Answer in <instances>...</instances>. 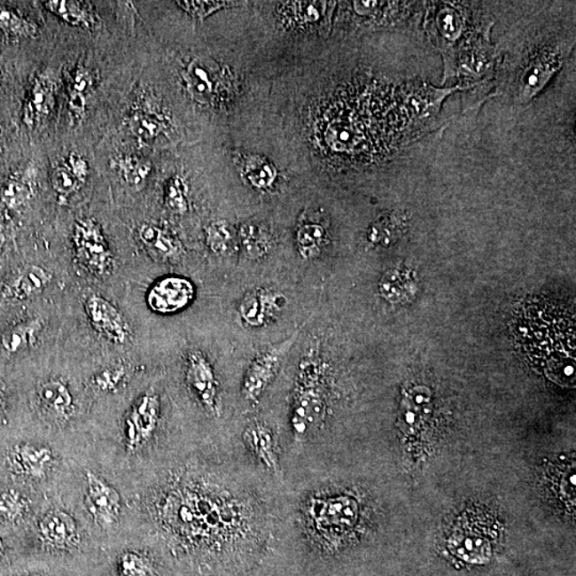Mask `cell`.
Wrapping results in <instances>:
<instances>
[{
    "mask_svg": "<svg viewBox=\"0 0 576 576\" xmlns=\"http://www.w3.org/2000/svg\"><path fill=\"white\" fill-rule=\"evenodd\" d=\"M319 378V361L314 354L308 355L301 361L292 402V427L297 439L310 436L323 420L326 402L318 385Z\"/></svg>",
    "mask_w": 576,
    "mask_h": 576,
    "instance_id": "cell-1",
    "label": "cell"
},
{
    "mask_svg": "<svg viewBox=\"0 0 576 576\" xmlns=\"http://www.w3.org/2000/svg\"><path fill=\"white\" fill-rule=\"evenodd\" d=\"M72 242L77 263L89 274L99 277L112 274L114 266L113 251L96 220H76Z\"/></svg>",
    "mask_w": 576,
    "mask_h": 576,
    "instance_id": "cell-2",
    "label": "cell"
},
{
    "mask_svg": "<svg viewBox=\"0 0 576 576\" xmlns=\"http://www.w3.org/2000/svg\"><path fill=\"white\" fill-rule=\"evenodd\" d=\"M160 420V398L154 392H145L133 403L124 418L123 440L130 454L138 452L153 438Z\"/></svg>",
    "mask_w": 576,
    "mask_h": 576,
    "instance_id": "cell-3",
    "label": "cell"
},
{
    "mask_svg": "<svg viewBox=\"0 0 576 576\" xmlns=\"http://www.w3.org/2000/svg\"><path fill=\"white\" fill-rule=\"evenodd\" d=\"M300 332H295L290 339L280 344L271 346L264 350L250 364L245 375L242 394L245 401L255 402L264 394L267 387L274 380L285 354L295 343Z\"/></svg>",
    "mask_w": 576,
    "mask_h": 576,
    "instance_id": "cell-4",
    "label": "cell"
},
{
    "mask_svg": "<svg viewBox=\"0 0 576 576\" xmlns=\"http://www.w3.org/2000/svg\"><path fill=\"white\" fill-rule=\"evenodd\" d=\"M86 315L91 326L101 337L114 345H125L132 339V329L117 307L99 294L86 298Z\"/></svg>",
    "mask_w": 576,
    "mask_h": 576,
    "instance_id": "cell-5",
    "label": "cell"
},
{
    "mask_svg": "<svg viewBox=\"0 0 576 576\" xmlns=\"http://www.w3.org/2000/svg\"><path fill=\"white\" fill-rule=\"evenodd\" d=\"M86 506L94 522L107 530L118 522L121 515V495L101 476L87 471Z\"/></svg>",
    "mask_w": 576,
    "mask_h": 576,
    "instance_id": "cell-6",
    "label": "cell"
},
{
    "mask_svg": "<svg viewBox=\"0 0 576 576\" xmlns=\"http://www.w3.org/2000/svg\"><path fill=\"white\" fill-rule=\"evenodd\" d=\"M7 464L14 475L40 480L50 474L55 463V455L47 445L19 442L7 452Z\"/></svg>",
    "mask_w": 576,
    "mask_h": 576,
    "instance_id": "cell-7",
    "label": "cell"
},
{
    "mask_svg": "<svg viewBox=\"0 0 576 576\" xmlns=\"http://www.w3.org/2000/svg\"><path fill=\"white\" fill-rule=\"evenodd\" d=\"M185 378L204 409L217 413L219 408V385L213 365L200 350H192L186 358Z\"/></svg>",
    "mask_w": 576,
    "mask_h": 576,
    "instance_id": "cell-8",
    "label": "cell"
},
{
    "mask_svg": "<svg viewBox=\"0 0 576 576\" xmlns=\"http://www.w3.org/2000/svg\"><path fill=\"white\" fill-rule=\"evenodd\" d=\"M196 296V287L187 277L170 276L154 283L146 296L152 311L175 314L184 310Z\"/></svg>",
    "mask_w": 576,
    "mask_h": 576,
    "instance_id": "cell-9",
    "label": "cell"
},
{
    "mask_svg": "<svg viewBox=\"0 0 576 576\" xmlns=\"http://www.w3.org/2000/svg\"><path fill=\"white\" fill-rule=\"evenodd\" d=\"M57 88L58 82L54 72L45 70L35 75L31 82L23 107L22 121L26 127L39 128L50 117L56 106Z\"/></svg>",
    "mask_w": 576,
    "mask_h": 576,
    "instance_id": "cell-10",
    "label": "cell"
},
{
    "mask_svg": "<svg viewBox=\"0 0 576 576\" xmlns=\"http://www.w3.org/2000/svg\"><path fill=\"white\" fill-rule=\"evenodd\" d=\"M359 507L352 497L338 496L314 500L308 508L314 526L321 531H343L354 525Z\"/></svg>",
    "mask_w": 576,
    "mask_h": 576,
    "instance_id": "cell-11",
    "label": "cell"
},
{
    "mask_svg": "<svg viewBox=\"0 0 576 576\" xmlns=\"http://www.w3.org/2000/svg\"><path fill=\"white\" fill-rule=\"evenodd\" d=\"M286 303V297L282 292L270 288H259L243 297L238 313L247 326L261 328L276 321L284 310Z\"/></svg>",
    "mask_w": 576,
    "mask_h": 576,
    "instance_id": "cell-12",
    "label": "cell"
},
{
    "mask_svg": "<svg viewBox=\"0 0 576 576\" xmlns=\"http://www.w3.org/2000/svg\"><path fill=\"white\" fill-rule=\"evenodd\" d=\"M38 527L42 543L54 551H70L80 543L75 518L65 510H52L46 512Z\"/></svg>",
    "mask_w": 576,
    "mask_h": 576,
    "instance_id": "cell-13",
    "label": "cell"
},
{
    "mask_svg": "<svg viewBox=\"0 0 576 576\" xmlns=\"http://www.w3.org/2000/svg\"><path fill=\"white\" fill-rule=\"evenodd\" d=\"M42 411L57 422H66L74 412V396L66 382L59 378L45 380L36 390Z\"/></svg>",
    "mask_w": 576,
    "mask_h": 576,
    "instance_id": "cell-14",
    "label": "cell"
},
{
    "mask_svg": "<svg viewBox=\"0 0 576 576\" xmlns=\"http://www.w3.org/2000/svg\"><path fill=\"white\" fill-rule=\"evenodd\" d=\"M51 277V272L44 267L26 266L8 283L6 296L18 301L30 300L41 294L50 285Z\"/></svg>",
    "mask_w": 576,
    "mask_h": 576,
    "instance_id": "cell-15",
    "label": "cell"
},
{
    "mask_svg": "<svg viewBox=\"0 0 576 576\" xmlns=\"http://www.w3.org/2000/svg\"><path fill=\"white\" fill-rule=\"evenodd\" d=\"M219 70L213 62L204 59L192 60L186 67L184 78L193 97L206 101L219 86Z\"/></svg>",
    "mask_w": 576,
    "mask_h": 576,
    "instance_id": "cell-16",
    "label": "cell"
},
{
    "mask_svg": "<svg viewBox=\"0 0 576 576\" xmlns=\"http://www.w3.org/2000/svg\"><path fill=\"white\" fill-rule=\"evenodd\" d=\"M43 7L66 24L83 29L92 30L98 26V17L88 3L66 2V0H49L42 2Z\"/></svg>",
    "mask_w": 576,
    "mask_h": 576,
    "instance_id": "cell-17",
    "label": "cell"
},
{
    "mask_svg": "<svg viewBox=\"0 0 576 576\" xmlns=\"http://www.w3.org/2000/svg\"><path fill=\"white\" fill-rule=\"evenodd\" d=\"M42 330H43V323L41 319H26L7 329L0 338V344L8 354L23 353L38 342Z\"/></svg>",
    "mask_w": 576,
    "mask_h": 576,
    "instance_id": "cell-18",
    "label": "cell"
},
{
    "mask_svg": "<svg viewBox=\"0 0 576 576\" xmlns=\"http://www.w3.org/2000/svg\"><path fill=\"white\" fill-rule=\"evenodd\" d=\"M244 440L247 447L253 450L255 457L267 469L271 471L279 469L274 436L269 427L261 423L253 424L245 429Z\"/></svg>",
    "mask_w": 576,
    "mask_h": 576,
    "instance_id": "cell-19",
    "label": "cell"
},
{
    "mask_svg": "<svg viewBox=\"0 0 576 576\" xmlns=\"http://www.w3.org/2000/svg\"><path fill=\"white\" fill-rule=\"evenodd\" d=\"M94 86V75L90 69L78 65L69 82V109L74 119L85 117L88 105V96Z\"/></svg>",
    "mask_w": 576,
    "mask_h": 576,
    "instance_id": "cell-20",
    "label": "cell"
},
{
    "mask_svg": "<svg viewBox=\"0 0 576 576\" xmlns=\"http://www.w3.org/2000/svg\"><path fill=\"white\" fill-rule=\"evenodd\" d=\"M112 165L117 169L125 184L136 190H140L145 184L152 171L148 160L134 154L119 156L113 160Z\"/></svg>",
    "mask_w": 576,
    "mask_h": 576,
    "instance_id": "cell-21",
    "label": "cell"
},
{
    "mask_svg": "<svg viewBox=\"0 0 576 576\" xmlns=\"http://www.w3.org/2000/svg\"><path fill=\"white\" fill-rule=\"evenodd\" d=\"M141 242L144 243L152 253L160 256V259H173L180 254L181 245L176 240L170 237L160 228L152 224H143L138 230Z\"/></svg>",
    "mask_w": 576,
    "mask_h": 576,
    "instance_id": "cell-22",
    "label": "cell"
},
{
    "mask_svg": "<svg viewBox=\"0 0 576 576\" xmlns=\"http://www.w3.org/2000/svg\"><path fill=\"white\" fill-rule=\"evenodd\" d=\"M327 242L326 229L322 224L306 222L296 233V248L303 260L315 259L322 253Z\"/></svg>",
    "mask_w": 576,
    "mask_h": 576,
    "instance_id": "cell-23",
    "label": "cell"
},
{
    "mask_svg": "<svg viewBox=\"0 0 576 576\" xmlns=\"http://www.w3.org/2000/svg\"><path fill=\"white\" fill-rule=\"evenodd\" d=\"M0 30L8 39L35 38L39 29L33 20L25 18L17 10L0 4Z\"/></svg>",
    "mask_w": 576,
    "mask_h": 576,
    "instance_id": "cell-24",
    "label": "cell"
},
{
    "mask_svg": "<svg viewBox=\"0 0 576 576\" xmlns=\"http://www.w3.org/2000/svg\"><path fill=\"white\" fill-rule=\"evenodd\" d=\"M33 182L26 175H14L4 183L0 190V202L9 209L23 207L33 196Z\"/></svg>",
    "mask_w": 576,
    "mask_h": 576,
    "instance_id": "cell-25",
    "label": "cell"
},
{
    "mask_svg": "<svg viewBox=\"0 0 576 576\" xmlns=\"http://www.w3.org/2000/svg\"><path fill=\"white\" fill-rule=\"evenodd\" d=\"M240 247L250 260H259L269 254L271 243L269 235L259 225L243 224L238 232Z\"/></svg>",
    "mask_w": 576,
    "mask_h": 576,
    "instance_id": "cell-26",
    "label": "cell"
},
{
    "mask_svg": "<svg viewBox=\"0 0 576 576\" xmlns=\"http://www.w3.org/2000/svg\"><path fill=\"white\" fill-rule=\"evenodd\" d=\"M560 60L554 52H546L532 62V66L528 67L525 75V93L528 96H533L539 91V89L546 85L549 77L557 72Z\"/></svg>",
    "mask_w": 576,
    "mask_h": 576,
    "instance_id": "cell-27",
    "label": "cell"
},
{
    "mask_svg": "<svg viewBox=\"0 0 576 576\" xmlns=\"http://www.w3.org/2000/svg\"><path fill=\"white\" fill-rule=\"evenodd\" d=\"M128 128L136 138L141 141L153 140L165 132L166 121L150 110H137L128 120Z\"/></svg>",
    "mask_w": 576,
    "mask_h": 576,
    "instance_id": "cell-28",
    "label": "cell"
},
{
    "mask_svg": "<svg viewBox=\"0 0 576 576\" xmlns=\"http://www.w3.org/2000/svg\"><path fill=\"white\" fill-rule=\"evenodd\" d=\"M245 179L256 190H267L276 179V170L269 161L258 156H247L244 160Z\"/></svg>",
    "mask_w": 576,
    "mask_h": 576,
    "instance_id": "cell-29",
    "label": "cell"
},
{
    "mask_svg": "<svg viewBox=\"0 0 576 576\" xmlns=\"http://www.w3.org/2000/svg\"><path fill=\"white\" fill-rule=\"evenodd\" d=\"M287 8L298 23L317 24L329 18L334 8V3L327 2H292Z\"/></svg>",
    "mask_w": 576,
    "mask_h": 576,
    "instance_id": "cell-30",
    "label": "cell"
},
{
    "mask_svg": "<svg viewBox=\"0 0 576 576\" xmlns=\"http://www.w3.org/2000/svg\"><path fill=\"white\" fill-rule=\"evenodd\" d=\"M29 511V502L20 492L8 489L0 492V517L10 523L22 521Z\"/></svg>",
    "mask_w": 576,
    "mask_h": 576,
    "instance_id": "cell-31",
    "label": "cell"
},
{
    "mask_svg": "<svg viewBox=\"0 0 576 576\" xmlns=\"http://www.w3.org/2000/svg\"><path fill=\"white\" fill-rule=\"evenodd\" d=\"M128 374V368L122 363L109 366L92 377L91 385L98 392L113 393L127 381Z\"/></svg>",
    "mask_w": 576,
    "mask_h": 576,
    "instance_id": "cell-32",
    "label": "cell"
},
{
    "mask_svg": "<svg viewBox=\"0 0 576 576\" xmlns=\"http://www.w3.org/2000/svg\"><path fill=\"white\" fill-rule=\"evenodd\" d=\"M51 186L60 200L66 201L82 186L66 164L57 165L51 173Z\"/></svg>",
    "mask_w": 576,
    "mask_h": 576,
    "instance_id": "cell-33",
    "label": "cell"
},
{
    "mask_svg": "<svg viewBox=\"0 0 576 576\" xmlns=\"http://www.w3.org/2000/svg\"><path fill=\"white\" fill-rule=\"evenodd\" d=\"M206 242L214 254H227L233 242L232 230L225 222H213L206 230Z\"/></svg>",
    "mask_w": 576,
    "mask_h": 576,
    "instance_id": "cell-34",
    "label": "cell"
},
{
    "mask_svg": "<svg viewBox=\"0 0 576 576\" xmlns=\"http://www.w3.org/2000/svg\"><path fill=\"white\" fill-rule=\"evenodd\" d=\"M165 203L172 213L184 214L188 211L187 186L181 176H172L165 187Z\"/></svg>",
    "mask_w": 576,
    "mask_h": 576,
    "instance_id": "cell-35",
    "label": "cell"
},
{
    "mask_svg": "<svg viewBox=\"0 0 576 576\" xmlns=\"http://www.w3.org/2000/svg\"><path fill=\"white\" fill-rule=\"evenodd\" d=\"M120 576H155L153 564L139 553L125 552L119 557Z\"/></svg>",
    "mask_w": 576,
    "mask_h": 576,
    "instance_id": "cell-36",
    "label": "cell"
},
{
    "mask_svg": "<svg viewBox=\"0 0 576 576\" xmlns=\"http://www.w3.org/2000/svg\"><path fill=\"white\" fill-rule=\"evenodd\" d=\"M177 6L181 7L191 17L203 19L218 10L227 6V2H196V0H184V2H176Z\"/></svg>",
    "mask_w": 576,
    "mask_h": 576,
    "instance_id": "cell-37",
    "label": "cell"
},
{
    "mask_svg": "<svg viewBox=\"0 0 576 576\" xmlns=\"http://www.w3.org/2000/svg\"><path fill=\"white\" fill-rule=\"evenodd\" d=\"M65 164L69 167L81 184H85L89 175V164L80 154L71 153Z\"/></svg>",
    "mask_w": 576,
    "mask_h": 576,
    "instance_id": "cell-38",
    "label": "cell"
},
{
    "mask_svg": "<svg viewBox=\"0 0 576 576\" xmlns=\"http://www.w3.org/2000/svg\"><path fill=\"white\" fill-rule=\"evenodd\" d=\"M7 409V390L6 385L0 380V420L4 416Z\"/></svg>",
    "mask_w": 576,
    "mask_h": 576,
    "instance_id": "cell-39",
    "label": "cell"
},
{
    "mask_svg": "<svg viewBox=\"0 0 576 576\" xmlns=\"http://www.w3.org/2000/svg\"><path fill=\"white\" fill-rule=\"evenodd\" d=\"M4 242H6V237H4V234L3 232V230L0 229V250L3 249Z\"/></svg>",
    "mask_w": 576,
    "mask_h": 576,
    "instance_id": "cell-40",
    "label": "cell"
},
{
    "mask_svg": "<svg viewBox=\"0 0 576 576\" xmlns=\"http://www.w3.org/2000/svg\"><path fill=\"white\" fill-rule=\"evenodd\" d=\"M4 555V543L3 541V539L0 538V558H2Z\"/></svg>",
    "mask_w": 576,
    "mask_h": 576,
    "instance_id": "cell-41",
    "label": "cell"
},
{
    "mask_svg": "<svg viewBox=\"0 0 576 576\" xmlns=\"http://www.w3.org/2000/svg\"><path fill=\"white\" fill-rule=\"evenodd\" d=\"M19 576H51V575L41 574V573H27V574H23Z\"/></svg>",
    "mask_w": 576,
    "mask_h": 576,
    "instance_id": "cell-42",
    "label": "cell"
}]
</instances>
